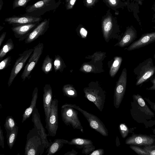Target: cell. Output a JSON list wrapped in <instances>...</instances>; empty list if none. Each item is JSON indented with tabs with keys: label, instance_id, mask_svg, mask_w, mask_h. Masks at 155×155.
I'll return each mask as SVG.
<instances>
[{
	"label": "cell",
	"instance_id": "cell-1",
	"mask_svg": "<svg viewBox=\"0 0 155 155\" xmlns=\"http://www.w3.org/2000/svg\"><path fill=\"white\" fill-rule=\"evenodd\" d=\"M45 147L41 135L37 128L34 127L27 135L25 148V155H41Z\"/></svg>",
	"mask_w": 155,
	"mask_h": 155
},
{
	"label": "cell",
	"instance_id": "cell-2",
	"mask_svg": "<svg viewBox=\"0 0 155 155\" xmlns=\"http://www.w3.org/2000/svg\"><path fill=\"white\" fill-rule=\"evenodd\" d=\"M61 2V0H41L27 6L25 12L33 17H41L47 12L55 11Z\"/></svg>",
	"mask_w": 155,
	"mask_h": 155
},
{
	"label": "cell",
	"instance_id": "cell-3",
	"mask_svg": "<svg viewBox=\"0 0 155 155\" xmlns=\"http://www.w3.org/2000/svg\"><path fill=\"white\" fill-rule=\"evenodd\" d=\"M133 72L137 75L136 86L141 85L150 79L155 75V66L152 59L149 58L139 63L134 68Z\"/></svg>",
	"mask_w": 155,
	"mask_h": 155
},
{
	"label": "cell",
	"instance_id": "cell-4",
	"mask_svg": "<svg viewBox=\"0 0 155 155\" xmlns=\"http://www.w3.org/2000/svg\"><path fill=\"white\" fill-rule=\"evenodd\" d=\"M76 110L65 104L61 107V113L62 120L67 126H71L74 129H80L83 132V127L78 116Z\"/></svg>",
	"mask_w": 155,
	"mask_h": 155
},
{
	"label": "cell",
	"instance_id": "cell-5",
	"mask_svg": "<svg viewBox=\"0 0 155 155\" xmlns=\"http://www.w3.org/2000/svg\"><path fill=\"white\" fill-rule=\"evenodd\" d=\"M68 104L81 112L87 120L91 128L103 136L106 137L108 135V132L105 126L97 116L88 112L75 104Z\"/></svg>",
	"mask_w": 155,
	"mask_h": 155
},
{
	"label": "cell",
	"instance_id": "cell-6",
	"mask_svg": "<svg viewBox=\"0 0 155 155\" xmlns=\"http://www.w3.org/2000/svg\"><path fill=\"white\" fill-rule=\"evenodd\" d=\"M44 44L39 43L33 48V53L30 56L21 75L22 81L29 78L30 74L37 64L42 53Z\"/></svg>",
	"mask_w": 155,
	"mask_h": 155
},
{
	"label": "cell",
	"instance_id": "cell-7",
	"mask_svg": "<svg viewBox=\"0 0 155 155\" xmlns=\"http://www.w3.org/2000/svg\"><path fill=\"white\" fill-rule=\"evenodd\" d=\"M58 100L56 98L52 100L49 117L46 123L48 136L54 137L58 128Z\"/></svg>",
	"mask_w": 155,
	"mask_h": 155
},
{
	"label": "cell",
	"instance_id": "cell-8",
	"mask_svg": "<svg viewBox=\"0 0 155 155\" xmlns=\"http://www.w3.org/2000/svg\"><path fill=\"white\" fill-rule=\"evenodd\" d=\"M127 82V71L126 68L122 70L115 88L114 105L118 108L122 101L125 94Z\"/></svg>",
	"mask_w": 155,
	"mask_h": 155
},
{
	"label": "cell",
	"instance_id": "cell-9",
	"mask_svg": "<svg viewBox=\"0 0 155 155\" xmlns=\"http://www.w3.org/2000/svg\"><path fill=\"white\" fill-rule=\"evenodd\" d=\"M33 50V48L27 49L19 54L11 71L8 83V87L11 86L16 77L24 66Z\"/></svg>",
	"mask_w": 155,
	"mask_h": 155
},
{
	"label": "cell",
	"instance_id": "cell-10",
	"mask_svg": "<svg viewBox=\"0 0 155 155\" xmlns=\"http://www.w3.org/2000/svg\"><path fill=\"white\" fill-rule=\"evenodd\" d=\"M85 97L93 103L101 111L104 108L105 101V95L102 91L91 88H86L84 90Z\"/></svg>",
	"mask_w": 155,
	"mask_h": 155
},
{
	"label": "cell",
	"instance_id": "cell-11",
	"mask_svg": "<svg viewBox=\"0 0 155 155\" xmlns=\"http://www.w3.org/2000/svg\"><path fill=\"white\" fill-rule=\"evenodd\" d=\"M125 143L127 144L138 146L155 145V137L154 135H148L134 133L126 139Z\"/></svg>",
	"mask_w": 155,
	"mask_h": 155
},
{
	"label": "cell",
	"instance_id": "cell-12",
	"mask_svg": "<svg viewBox=\"0 0 155 155\" xmlns=\"http://www.w3.org/2000/svg\"><path fill=\"white\" fill-rule=\"evenodd\" d=\"M41 17H36L25 13L18 16L14 15L5 18L4 21L12 26L40 22Z\"/></svg>",
	"mask_w": 155,
	"mask_h": 155
},
{
	"label": "cell",
	"instance_id": "cell-13",
	"mask_svg": "<svg viewBox=\"0 0 155 155\" xmlns=\"http://www.w3.org/2000/svg\"><path fill=\"white\" fill-rule=\"evenodd\" d=\"M40 23L12 26L11 29L15 37L18 39L19 41H21L25 40Z\"/></svg>",
	"mask_w": 155,
	"mask_h": 155
},
{
	"label": "cell",
	"instance_id": "cell-14",
	"mask_svg": "<svg viewBox=\"0 0 155 155\" xmlns=\"http://www.w3.org/2000/svg\"><path fill=\"white\" fill-rule=\"evenodd\" d=\"M31 121L33 123L34 127H36L41 135L45 148L47 149L52 142H49L47 139L48 135L46 134L45 130L41 123L40 114L37 107L33 110L32 114Z\"/></svg>",
	"mask_w": 155,
	"mask_h": 155
},
{
	"label": "cell",
	"instance_id": "cell-15",
	"mask_svg": "<svg viewBox=\"0 0 155 155\" xmlns=\"http://www.w3.org/2000/svg\"><path fill=\"white\" fill-rule=\"evenodd\" d=\"M155 41V32L144 33L126 48L129 51L139 49Z\"/></svg>",
	"mask_w": 155,
	"mask_h": 155
},
{
	"label": "cell",
	"instance_id": "cell-16",
	"mask_svg": "<svg viewBox=\"0 0 155 155\" xmlns=\"http://www.w3.org/2000/svg\"><path fill=\"white\" fill-rule=\"evenodd\" d=\"M50 19H45L36 27L25 40V44H29L43 35L49 28Z\"/></svg>",
	"mask_w": 155,
	"mask_h": 155
},
{
	"label": "cell",
	"instance_id": "cell-17",
	"mask_svg": "<svg viewBox=\"0 0 155 155\" xmlns=\"http://www.w3.org/2000/svg\"><path fill=\"white\" fill-rule=\"evenodd\" d=\"M43 105L46 123L49 116L52 100V89L50 84H45L43 88Z\"/></svg>",
	"mask_w": 155,
	"mask_h": 155
},
{
	"label": "cell",
	"instance_id": "cell-18",
	"mask_svg": "<svg viewBox=\"0 0 155 155\" xmlns=\"http://www.w3.org/2000/svg\"><path fill=\"white\" fill-rule=\"evenodd\" d=\"M137 33L136 30L132 26L127 27L117 45L124 47L132 43L137 38Z\"/></svg>",
	"mask_w": 155,
	"mask_h": 155
},
{
	"label": "cell",
	"instance_id": "cell-19",
	"mask_svg": "<svg viewBox=\"0 0 155 155\" xmlns=\"http://www.w3.org/2000/svg\"><path fill=\"white\" fill-rule=\"evenodd\" d=\"M114 19L112 15L109 12H107L106 15L102 18V28L105 39H107L109 37L113 27V21Z\"/></svg>",
	"mask_w": 155,
	"mask_h": 155
},
{
	"label": "cell",
	"instance_id": "cell-20",
	"mask_svg": "<svg viewBox=\"0 0 155 155\" xmlns=\"http://www.w3.org/2000/svg\"><path fill=\"white\" fill-rule=\"evenodd\" d=\"M38 87H35L32 93V98L30 106L26 109L22 115V119L21 121L22 123L30 117L33 110L36 107V104L38 97Z\"/></svg>",
	"mask_w": 155,
	"mask_h": 155
},
{
	"label": "cell",
	"instance_id": "cell-21",
	"mask_svg": "<svg viewBox=\"0 0 155 155\" xmlns=\"http://www.w3.org/2000/svg\"><path fill=\"white\" fill-rule=\"evenodd\" d=\"M69 141L63 139H56L47 148L46 153L47 155H52L59 151L64 144H68Z\"/></svg>",
	"mask_w": 155,
	"mask_h": 155
},
{
	"label": "cell",
	"instance_id": "cell-22",
	"mask_svg": "<svg viewBox=\"0 0 155 155\" xmlns=\"http://www.w3.org/2000/svg\"><path fill=\"white\" fill-rule=\"evenodd\" d=\"M68 144L75 145L79 148L83 149L93 145L91 140L79 138L72 139L69 142Z\"/></svg>",
	"mask_w": 155,
	"mask_h": 155
},
{
	"label": "cell",
	"instance_id": "cell-23",
	"mask_svg": "<svg viewBox=\"0 0 155 155\" xmlns=\"http://www.w3.org/2000/svg\"><path fill=\"white\" fill-rule=\"evenodd\" d=\"M17 123L12 117L7 116L5 119L4 127L6 132V138L7 139L9 135L15 128Z\"/></svg>",
	"mask_w": 155,
	"mask_h": 155
},
{
	"label": "cell",
	"instance_id": "cell-24",
	"mask_svg": "<svg viewBox=\"0 0 155 155\" xmlns=\"http://www.w3.org/2000/svg\"><path fill=\"white\" fill-rule=\"evenodd\" d=\"M14 48V45L12 40L9 39L3 45L0 51V60L3 59L7 54L13 50Z\"/></svg>",
	"mask_w": 155,
	"mask_h": 155
},
{
	"label": "cell",
	"instance_id": "cell-25",
	"mask_svg": "<svg viewBox=\"0 0 155 155\" xmlns=\"http://www.w3.org/2000/svg\"><path fill=\"white\" fill-rule=\"evenodd\" d=\"M52 59L50 58L49 55L45 57L43 61L41 70L45 74H48L52 70Z\"/></svg>",
	"mask_w": 155,
	"mask_h": 155
},
{
	"label": "cell",
	"instance_id": "cell-26",
	"mask_svg": "<svg viewBox=\"0 0 155 155\" xmlns=\"http://www.w3.org/2000/svg\"><path fill=\"white\" fill-rule=\"evenodd\" d=\"M18 127L17 125L9 135L7 139V144L10 149L13 147L16 141L18 132Z\"/></svg>",
	"mask_w": 155,
	"mask_h": 155
},
{
	"label": "cell",
	"instance_id": "cell-27",
	"mask_svg": "<svg viewBox=\"0 0 155 155\" xmlns=\"http://www.w3.org/2000/svg\"><path fill=\"white\" fill-rule=\"evenodd\" d=\"M122 61V58L120 57H116L115 58L114 61L110 71V74L111 77H114L117 72Z\"/></svg>",
	"mask_w": 155,
	"mask_h": 155
},
{
	"label": "cell",
	"instance_id": "cell-28",
	"mask_svg": "<svg viewBox=\"0 0 155 155\" xmlns=\"http://www.w3.org/2000/svg\"><path fill=\"white\" fill-rule=\"evenodd\" d=\"M64 64L62 59L58 55H55L54 60V71L56 72L58 71H62Z\"/></svg>",
	"mask_w": 155,
	"mask_h": 155
},
{
	"label": "cell",
	"instance_id": "cell-29",
	"mask_svg": "<svg viewBox=\"0 0 155 155\" xmlns=\"http://www.w3.org/2000/svg\"><path fill=\"white\" fill-rule=\"evenodd\" d=\"M62 91L64 95L69 97H74L77 96V94L75 93L74 89L69 84H66L62 88Z\"/></svg>",
	"mask_w": 155,
	"mask_h": 155
},
{
	"label": "cell",
	"instance_id": "cell-30",
	"mask_svg": "<svg viewBox=\"0 0 155 155\" xmlns=\"http://www.w3.org/2000/svg\"><path fill=\"white\" fill-rule=\"evenodd\" d=\"M109 7L114 10L120 8L122 6L121 0H102Z\"/></svg>",
	"mask_w": 155,
	"mask_h": 155
},
{
	"label": "cell",
	"instance_id": "cell-31",
	"mask_svg": "<svg viewBox=\"0 0 155 155\" xmlns=\"http://www.w3.org/2000/svg\"><path fill=\"white\" fill-rule=\"evenodd\" d=\"M119 128L122 137L123 138H125L129 133V128L124 123H121L119 125Z\"/></svg>",
	"mask_w": 155,
	"mask_h": 155
},
{
	"label": "cell",
	"instance_id": "cell-32",
	"mask_svg": "<svg viewBox=\"0 0 155 155\" xmlns=\"http://www.w3.org/2000/svg\"><path fill=\"white\" fill-rule=\"evenodd\" d=\"M31 0H14L13 4V9L18 7H25L27 3Z\"/></svg>",
	"mask_w": 155,
	"mask_h": 155
},
{
	"label": "cell",
	"instance_id": "cell-33",
	"mask_svg": "<svg viewBox=\"0 0 155 155\" xmlns=\"http://www.w3.org/2000/svg\"><path fill=\"white\" fill-rule=\"evenodd\" d=\"M130 147L137 153L140 155H149V154L143 148L138 146L130 145Z\"/></svg>",
	"mask_w": 155,
	"mask_h": 155
},
{
	"label": "cell",
	"instance_id": "cell-34",
	"mask_svg": "<svg viewBox=\"0 0 155 155\" xmlns=\"http://www.w3.org/2000/svg\"><path fill=\"white\" fill-rule=\"evenodd\" d=\"M12 60L11 56H8L3 60L0 63V70H2L9 66Z\"/></svg>",
	"mask_w": 155,
	"mask_h": 155
},
{
	"label": "cell",
	"instance_id": "cell-35",
	"mask_svg": "<svg viewBox=\"0 0 155 155\" xmlns=\"http://www.w3.org/2000/svg\"><path fill=\"white\" fill-rule=\"evenodd\" d=\"M149 155H155V145H150L144 146L143 148Z\"/></svg>",
	"mask_w": 155,
	"mask_h": 155
},
{
	"label": "cell",
	"instance_id": "cell-36",
	"mask_svg": "<svg viewBox=\"0 0 155 155\" xmlns=\"http://www.w3.org/2000/svg\"><path fill=\"white\" fill-rule=\"evenodd\" d=\"M98 0H84V5L87 8H90L94 6L97 2Z\"/></svg>",
	"mask_w": 155,
	"mask_h": 155
},
{
	"label": "cell",
	"instance_id": "cell-37",
	"mask_svg": "<svg viewBox=\"0 0 155 155\" xmlns=\"http://www.w3.org/2000/svg\"><path fill=\"white\" fill-rule=\"evenodd\" d=\"M77 0H69L66 3L65 6L67 10H70L72 9Z\"/></svg>",
	"mask_w": 155,
	"mask_h": 155
},
{
	"label": "cell",
	"instance_id": "cell-38",
	"mask_svg": "<svg viewBox=\"0 0 155 155\" xmlns=\"http://www.w3.org/2000/svg\"><path fill=\"white\" fill-rule=\"evenodd\" d=\"M3 131L0 126V146L3 149L5 147L4 137L3 135Z\"/></svg>",
	"mask_w": 155,
	"mask_h": 155
},
{
	"label": "cell",
	"instance_id": "cell-39",
	"mask_svg": "<svg viewBox=\"0 0 155 155\" xmlns=\"http://www.w3.org/2000/svg\"><path fill=\"white\" fill-rule=\"evenodd\" d=\"M150 80L153 85L150 87L147 88L146 89L147 90H155V75L152 77Z\"/></svg>",
	"mask_w": 155,
	"mask_h": 155
},
{
	"label": "cell",
	"instance_id": "cell-40",
	"mask_svg": "<svg viewBox=\"0 0 155 155\" xmlns=\"http://www.w3.org/2000/svg\"><path fill=\"white\" fill-rule=\"evenodd\" d=\"M104 153V150L102 149H99L93 151L90 155H103Z\"/></svg>",
	"mask_w": 155,
	"mask_h": 155
},
{
	"label": "cell",
	"instance_id": "cell-41",
	"mask_svg": "<svg viewBox=\"0 0 155 155\" xmlns=\"http://www.w3.org/2000/svg\"><path fill=\"white\" fill-rule=\"evenodd\" d=\"M143 98L150 105L151 108L155 112V103L151 101L147 97H143Z\"/></svg>",
	"mask_w": 155,
	"mask_h": 155
},
{
	"label": "cell",
	"instance_id": "cell-42",
	"mask_svg": "<svg viewBox=\"0 0 155 155\" xmlns=\"http://www.w3.org/2000/svg\"><path fill=\"white\" fill-rule=\"evenodd\" d=\"M80 33L83 38H85L86 37L87 32L85 29L82 28L80 30Z\"/></svg>",
	"mask_w": 155,
	"mask_h": 155
},
{
	"label": "cell",
	"instance_id": "cell-43",
	"mask_svg": "<svg viewBox=\"0 0 155 155\" xmlns=\"http://www.w3.org/2000/svg\"><path fill=\"white\" fill-rule=\"evenodd\" d=\"M83 68L86 72H90L91 71L92 68V67L90 65L85 64L83 66Z\"/></svg>",
	"mask_w": 155,
	"mask_h": 155
},
{
	"label": "cell",
	"instance_id": "cell-44",
	"mask_svg": "<svg viewBox=\"0 0 155 155\" xmlns=\"http://www.w3.org/2000/svg\"><path fill=\"white\" fill-rule=\"evenodd\" d=\"M6 32H3L0 36V47L1 46L3 41L5 38Z\"/></svg>",
	"mask_w": 155,
	"mask_h": 155
},
{
	"label": "cell",
	"instance_id": "cell-45",
	"mask_svg": "<svg viewBox=\"0 0 155 155\" xmlns=\"http://www.w3.org/2000/svg\"><path fill=\"white\" fill-rule=\"evenodd\" d=\"M78 153L77 152L74 150L73 149L70 152H68L64 154V155H76Z\"/></svg>",
	"mask_w": 155,
	"mask_h": 155
},
{
	"label": "cell",
	"instance_id": "cell-46",
	"mask_svg": "<svg viewBox=\"0 0 155 155\" xmlns=\"http://www.w3.org/2000/svg\"><path fill=\"white\" fill-rule=\"evenodd\" d=\"M3 4V2L2 0H0V11L2 10V6Z\"/></svg>",
	"mask_w": 155,
	"mask_h": 155
},
{
	"label": "cell",
	"instance_id": "cell-47",
	"mask_svg": "<svg viewBox=\"0 0 155 155\" xmlns=\"http://www.w3.org/2000/svg\"><path fill=\"white\" fill-rule=\"evenodd\" d=\"M138 4L140 5H142V2L140 0H135Z\"/></svg>",
	"mask_w": 155,
	"mask_h": 155
},
{
	"label": "cell",
	"instance_id": "cell-48",
	"mask_svg": "<svg viewBox=\"0 0 155 155\" xmlns=\"http://www.w3.org/2000/svg\"><path fill=\"white\" fill-rule=\"evenodd\" d=\"M153 132L155 137V128L153 130Z\"/></svg>",
	"mask_w": 155,
	"mask_h": 155
},
{
	"label": "cell",
	"instance_id": "cell-49",
	"mask_svg": "<svg viewBox=\"0 0 155 155\" xmlns=\"http://www.w3.org/2000/svg\"><path fill=\"white\" fill-rule=\"evenodd\" d=\"M153 58L155 59V53L153 56Z\"/></svg>",
	"mask_w": 155,
	"mask_h": 155
},
{
	"label": "cell",
	"instance_id": "cell-50",
	"mask_svg": "<svg viewBox=\"0 0 155 155\" xmlns=\"http://www.w3.org/2000/svg\"><path fill=\"white\" fill-rule=\"evenodd\" d=\"M68 1H69V0H65V2L66 3H67V2H68Z\"/></svg>",
	"mask_w": 155,
	"mask_h": 155
},
{
	"label": "cell",
	"instance_id": "cell-51",
	"mask_svg": "<svg viewBox=\"0 0 155 155\" xmlns=\"http://www.w3.org/2000/svg\"></svg>",
	"mask_w": 155,
	"mask_h": 155
}]
</instances>
